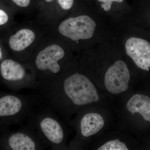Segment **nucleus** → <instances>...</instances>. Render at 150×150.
<instances>
[{
    "mask_svg": "<svg viewBox=\"0 0 150 150\" xmlns=\"http://www.w3.org/2000/svg\"><path fill=\"white\" fill-rule=\"evenodd\" d=\"M104 125V120L101 115L96 113H88L81 121V134L85 137L92 136L100 131Z\"/></svg>",
    "mask_w": 150,
    "mask_h": 150,
    "instance_id": "nucleus-7",
    "label": "nucleus"
},
{
    "mask_svg": "<svg viewBox=\"0 0 150 150\" xmlns=\"http://www.w3.org/2000/svg\"><path fill=\"white\" fill-rule=\"evenodd\" d=\"M130 79V73L126 64L123 61H117L105 73V84L108 91L118 94L128 90Z\"/></svg>",
    "mask_w": 150,
    "mask_h": 150,
    "instance_id": "nucleus-3",
    "label": "nucleus"
},
{
    "mask_svg": "<svg viewBox=\"0 0 150 150\" xmlns=\"http://www.w3.org/2000/svg\"><path fill=\"white\" fill-rule=\"evenodd\" d=\"M126 54L133 59L137 67L146 71L150 67V44L147 40L132 37L125 44Z\"/></svg>",
    "mask_w": 150,
    "mask_h": 150,
    "instance_id": "nucleus-4",
    "label": "nucleus"
},
{
    "mask_svg": "<svg viewBox=\"0 0 150 150\" xmlns=\"http://www.w3.org/2000/svg\"><path fill=\"white\" fill-rule=\"evenodd\" d=\"M127 108L133 114L139 113L145 121H150V99L146 96L136 94L127 103Z\"/></svg>",
    "mask_w": 150,
    "mask_h": 150,
    "instance_id": "nucleus-6",
    "label": "nucleus"
},
{
    "mask_svg": "<svg viewBox=\"0 0 150 150\" xmlns=\"http://www.w3.org/2000/svg\"><path fill=\"white\" fill-rule=\"evenodd\" d=\"M35 39V33L32 30L23 29L11 36L9 44L13 51H22L30 46Z\"/></svg>",
    "mask_w": 150,
    "mask_h": 150,
    "instance_id": "nucleus-10",
    "label": "nucleus"
},
{
    "mask_svg": "<svg viewBox=\"0 0 150 150\" xmlns=\"http://www.w3.org/2000/svg\"><path fill=\"white\" fill-rule=\"evenodd\" d=\"M64 88L67 96L77 105H84L99 100L95 86L83 75L76 74L67 78Z\"/></svg>",
    "mask_w": 150,
    "mask_h": 150,
    "instance_id": "nucleus-1",
    "label": "nucleus"
},
{
    "mask_svg": "<svg viewBox=\"0 0 150 150\" xmlns=\"http://www.w3.org/2000/svg\"><path fill=\"white\" fill-rule=\"evenodd\" d=\"M22 103L16 97L6 96L0 98V116L15 115L20 110Z\"/></svg>",
    "mask_w": 150,
    "mask_h": 150,
    "instance_id": "nucleus-11",
    "label": "nucleus"
},
{
    "mask_svg": "<svg viewBox=\"0 0 150 150\" xmlns=\"http://www.w3.org/2000/svg\"><path fill=\"white\" fill-rule=\"evenodd\" d=\"M96 23L87 16L70 18L62 22L59 27L61 34L74 41L86 40L92 37Z\"/></svg>",
    "mask_w": 150,
    "mask_h": 150,
    "instance_id": "nucleus-2",
    "label": "nucleus"
},
{
    "mask_svg": "<svg viewBox=\"0 0 150 150\" xmlns=\"http://www.w3.org/2000/svg\"><path fill=\"white\" fill-rule=\"evenodd\" d=\"M43 134L50 142L59 144L64 139V132L62 126L56 120L52 118H44L40 124Z\"/></svg>",
    "mask_w": 150,
    "mask_h": 150,
    "instance_id": "nucleus-9",
    "label": "nucleus"
},
{
    "mask_svg": "<svg viewBox=\"0 0 150 150\" xmlns=\"http://www.w3.org/2000/svg\"><path fill=\"white\" fill-rule=\"evenodd\" d=\"M123 1L124 0H98L99 2L103 3V4L101 5V7L106 11L110 10L112 2L121 3L123 2Z\"/></svg>",
    "mask_w": 150,
    "mask_h": 150,
    "instance_id": "nucleus-14",
    "label": "nucleus"
},
{
    "mask_svg": "<svg viewBox=\"0 0 150 150\" xmlns=\"http://www.w3.org/2000/svg\"><path fill=\"white\" fill-rule=\"evenodd\" d=\"M64 56V51L61 46L52 44L39 52L35 60V65L38 69L49 70L56 74L61 69L58 62Z\"/></svg>",
    "mask_w": 150,
    "mask_h": 150,
    "instance_id": "nucleus-5",
    "label": "nucleus"
},
{
    "mask_svg": "<svg viewBox=\"0 0 150 150\" xmlns=\"http://www.w3.org/2000/svg\"><path fill=\"white\" fill-rule=\"evenodd\" d=\"M45 1H46V2H51L53 1L54 0H45Z\"/></svg>",
    "mask_w": 150,
    "mask_h": 150,
    "instance_id": "nucleus-17",
    "label": "nucleus"
},
{
    "mask_svg": "<svg viewBox=\"0 0 150 150\" xmlns=\"http://www.w3.org/2000/svg\"><path fill=\"white\" fill-rule=\"evenodd\" d=\"M98 150H128L126 145L119 139L113 140L108 142L103 145Z\"/></svg>",
    "mask_w": 150,
    "mask_h": 150,
    "instance_id": "nucleus-13",
    "label": "nucleus"
},
{
    "mask_svg": "<svg viewBox=\"0 0 150 150\" xmlns=\"http://www.w3.org/2000/svg\"><path fill=\"white\" fill-rule=\"evenodd\" d=\"M0 57H1V53H0Z\"/></svg>",
    "mask_w": 150,
    "mask_h": 150,
    "instance_id": "nucleus-18",
    "label": "nucleus"
},
{
    "mask_svg": "<svg viewBox=\"0 0 150 150\" xmlns=\"http://www.w3.org/2000/svg\"><path fill=\"white\" fill-rule=\"evenodd\" d=\"M16 4L21 7L28 6L30 4V0H12Z\"/></svg>",
    "mask_w": 150,
    "mask_h": 150,
    "instance_id": "nucleus-16",
    "label": "nucleus"
},
{
    "mask_svg": "<svg viewBox=\"0 0 150 150\" xmlns=\"http://www.w3.org/2000/svg\"><path fill=\"white\" fill-rule=\"evenodd\" d=\"M2 76L6 80L17 81L24 78L25 71L21 65L11 59H6L0 66Z\"/></svg>",
    "mask_w": 150,
    "mask_h": 150,
    "instance_id": "nucleus-8",
    "label": "nucleus"
},
{
    "mask_svg": "<svg viewBox=\"0 0 150 150\" xmlns=\"http://www.w3.org/2000/svg\"><path fill=\"white\" fill-rule=\"evenodd\" d=\"M58 1L63 9L68 10L73 6L74 0H58Z\"/></svg>",
    "mask_w": 150,
    "mask_h": 150,
    "instance_id": "nucleus-15",
    "label": "nucleus"
},
{
    "mask_svg": "<svg viewBox=\"0 0 150 150\" xmlns=\"http://www.w3.org/2000/svg\"><path fill=\"white\" fill-rule=\"evenodd\" d=\"M9 145L13 150H34L35 142L25 134L16 133L11 136L9 139Z\"/></svg>",
    "mask_w": 150,
    "mask_h": 150,
    "instance_id": "nucleus-12",
    "label": "nucleus"
}]
</instances>
